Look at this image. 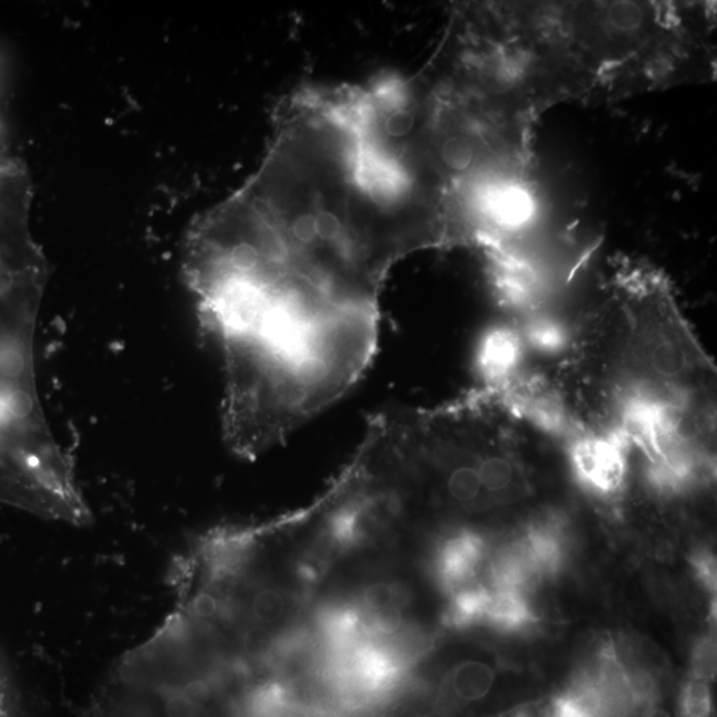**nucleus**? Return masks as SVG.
<instances>
[{
    "mask_svg": "<svg viewBox=\"0 0 717 717\" xmlns=\"http://www.w3.org/2000/svg\"><path fill=\"white\" fill-rule=\"evenodd\" d=\"M409 254L360 174L338 93L287 97L262 165L186 241L201 327L224 352L226 427L277 445L346 395L378 350L388 274Z\"/></svg>",
    "mask_w": 717,
    "mask_h": 717,
    "instance_id": "obj_1",
    "label": "nucleus"
},
{
    "mask_svg": "<svg viewBox=\"0 0 717 717\" xmlns=\"http://www.w3.org/2000/svg\"><path fill=\"white\" fill-rule=\"evenodd\" d=\"M538 119L492 52L447 31L423 70L372 88L366 139L441 249L477 246L498 257L533 218Z\"/></svg>",
    "mask_w": 717,
    "mask_h": 717,
    "instance_id": "obj_2",
    "label": "nucleus"
},
{
    "mask_svg": "<svg viewBox=\"0 0 717 717\" xmlns=\"http://www.w3.org/2000/svg\"><path fill=\"white\" fill-rule=\"evenodd\" d=\"M482 30L542 113L711 78V3L478 4Z\"/></svg>",
    "mask_w": 717,
    "mask_h": 717,
    "instance_id": "obj_3",
    "label": "nucleus"
},
{
    "mask_svg": "<svg viewBox=\"0 0 717 717\" xmlns=\"http://www.w3.org/2000/svg\"><path fill=\"white\" fill-rule=\"evenodd\" d=\"M583 339L590 396L627 419L658 423L715 412V368L658 270L618 262Z\"/></svg>",
    "mask_w": 717,
    "mask_h": 717,
    "instance_id": "obj_4",
    "label": "nucleus"
},
{
    "mask_svg": "<svg viewBox=\"0 0 717 717\" xmlns=\"http://www.w3.org/2000/svg\"><path fill=\"white\" fill-rule=\"evenodd\" d=\"M629 453L606 437L583 433L571 448L574 475L595 496L617 498L626 488Z\"/></svg>",
    "mask_w": 717,
    "mask_h": 717,
    "instance_id": "obj_5",
    "label": "nucleus"
},
{
    "mask_svg": "<svg viewBox=\"0 0 717 717\" xmlns=\"http://www.w3.org/2000/svg\"><path fill=\"white\" fill-rule=\"evenodd\" d=\"M492 548L488 538L475 528L457 525L436 544L433 573L444 593L451 595L477 581L478 571Z\"/></svg>",
    "mask_w": 717,
    "mask_h": 717,
    "instance_id": "obj_6",
    "label": "nucleus"
},
{
    "mask_svg": "<svg viewBox=\"0 0 717 717\" xmlns=\"http://www.w3.org/2000/svg\"><path fill=\"white\" fill-rule=\"evenodd\" d=\"M485 625L504 634L529 633L540 623L532 595L513 589H490Z\"/></svg>",
    "mask_w": 717,
    "mask_h": 717,
    "instance_id": "obj_7",
    "label": "nucleus"
},
{
    "mask_svg": "<svg viewBox=\"0 0 717 717\" xmlns=\"http://www.w3.org/2000/svg\"><path fill=\"white\" fill-rule=\"evenodd\" d=\"M521 340L508 330L494 331L481 348L480 364L488 380L486 386H502L508 383L510 374L520 362Z\"/></svg>",
    "mask_w": 717,
    "mask_h": 717,
    "instance_id": "obj_8",
    "label": "nucleus"
},
{
    "mask_svg": "<svg viewBox=\"0 0 717 717\" xmlns=\"http://www.w3.org/2000/svg\"><path fill=\"white\" fill-rule=\"evenodd\" d=\"M449 598L451 601L443 617L445 627L461 630L484 623L490 601V587L486 583L473 582Z\"/></svg>",
    "mask_w": 717,
    "mask_h": 717,
    "instance_id": "obj_9",
    "label": "nucleus"
},
{
    "mask_svg": "<svg viewBox=\"0 0 717 717\" xmlns=\"http://www.w3.org/2000/svg\"><path fill=\"white\" fill-rule=\"evenodd\" d=\"M494 678L496 676L488 664L467 660L453 668L449 686L456 698L467 703L477 702L492 690Z\"/></svg>",
    "mask_w": 717,
    "mask_h": 717,
    "instance_id": "obj_10",
    "label": "nucleus"
},
{
    "mask_svg": "<svg viewBox=\"0 0 717 717\" xmlns=\"http://www.w3.org/2000/svg\"><path fill=\"white\" fill-rule=\"evenodd\" d=\"M360 603L362 605L359 609L364 615L403 611L407 603V595L398 586L390 583H375L363 591Z\"/></svg>",
    "mask_w": 717,
    "mask_h": 717,
    "instance_id": "obj_11",
    "label": "nucleus"
},
{
    "mask_svg": "<svg viewBox=\"0 0 717 717\" xmlns=\"http://www.w3.org/2000/svg\"><path fill=\"white\" fill-rule=\"evenodd\" d=\"M680 712L683 717H711L710 683L695 678L688 679L680 694Z\"/></svg>",
    "mask_w": 717,
    "mask_h": 717,
    "instance_id": "obj_12",
    "label": "nucleus"
},
{
    "mask_svg": "<svg viewBox=\"0 0 717 717\" xmlns=\"http://www.w3.org/2000/svg\"><path fill=\"white\" fill-rule=\"evenodd\" d=\"M716 675L715 635H702L695 640L691 650V678L711 683Z\"/></svg>",
    "mask_w": 717,
    "mask_h": 717,
    "instance_id": "obj_13",
    "label": "nucleus"
},
{
    "mask_svg": "<svg viewBox=\"0 0 717 717\" xmlns=\"http://www.w3.org/2000/svg\"><path fill=\"white\" fill-rule=\"evenodd\" d=\"M690 563L703 589L716 597V559L710 549L699 548L691 553Z\"/></svg>",
    "mask_w": 717,
    "mask_h": 717,
    "instance_id": "obj_14",
    "label": "nucleus"
},
{
    "mask_svg": "<svg viewBox=\"0 0 717 717\" xmlns=\"http://www.w3.org/2000/svg\"><path fill=\"white\" fill-rule=\"evenodd\" d=\"M0 717H23L10 702L2 686H0Z\"/></svg>",
    "mask_w": 717,
    "mask_h": 717,
    "instance_id": "obj_15",
    "label": "nucleus"
},
{
    "mask_svg": "<svg viewBox=\"0 0 717 717\" xmlns=\"http://www.w3.org/2000/svg\"><path fill=\"white\" fill-rule=\"evenodd\" d=\"M646 717H671L663 708L654 706L647 707Z\"/></svg>",
    "mask_w": 717,
    "mask_h": 717,
    "instance_id": "obj_16",
    "label": "nucleus"
},
{
    "mask_svg": "<svg viewBox=\"0 0 717 717\" xmlns=\"http://www.w3.org/2000/svg\"><path fill=\"white\" fill-rule=\"evenodd\" d=\"M613 717H634L630 714V712H618V714L613 715Z\"/></svg>",
    "mask_w": 717,
    "mask_h": 717,
    "instance_id": "obj_17",
    "label": "nucleus"
}]
</instances>
